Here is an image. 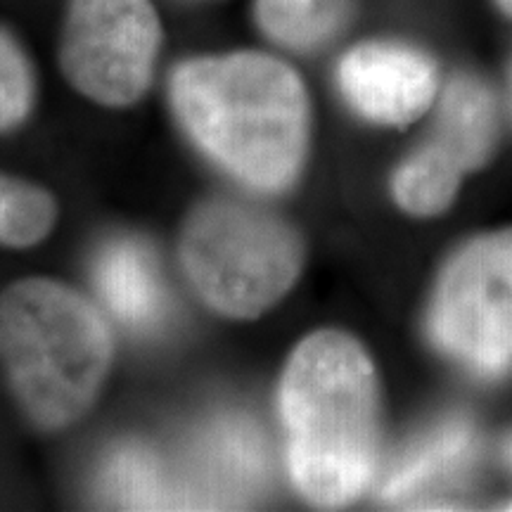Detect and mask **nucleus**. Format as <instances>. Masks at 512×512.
Wrapping results in <instances>:
<instances>
[{
  "mask_svg": "<svg viewBox=\"0 0 512 512\" xmlns=\"http://www.w3.org/2000/svg\"><path fill=\"white\" fill-rule=\"evenodd\" d=\"M57 221L53 195L34 183L0 174V245L27 249L46 240Z\"/></svg>",
  "mask_w": 512,
  "mask_h": 512,
  "instance_id": "4468645a",
  "label": "nucleus"
},
{
  "mask_svg": "<svg viewBox=\"0 0 512 512\" xmlns=\"http://www.w3.org/2000/svg\"><path fill=\"white\" fill-rule=\"evenodd\" d=\"M337 86L363 119L403 128L437 100L439 64L430 53L408 43L366 41L339 60Z\"/></svg>",
  "mask_w": 512,
  "mask_h": 512,
  "instance_id": "6e6552de",
  "label": "nucleus"
},
{
  "mask_svg": "<svg viewBox=\"0 0 512 512\" xmlns=\"http://www.w3.org/2000/svg\"><path fill=\"white\" fill-rule=\"evenodd\" d=\"M278 399L299 494L320 508L356 501L380 448V384L368 351L342 330L313 332L292 351Z\"/></svg>",
  "mask_w": 512,
  "mask_h": 512,
  "instance_id": "f03ea898",
  "label": "nucleus"
},
{
  "mask_svg": "<svg viewBox=\"0 0 512 512\" xmlns=\"http://www.w3.org/2000/svg\"><path fill=\"white\" fill-rule=\"evenodd\" d=\"M93 280L102 302L121 323L136 330L157 325L166 292L150 249L138 240H114L98 254Z\"/></svg>",
  "mask_w": 512,
  "mask_h": 512,
  "instance_id": "9d476101",
  "label": "nucleus"
},
{
  "mask_svg": "<svg viewBox=\"0 0 512 512\" xmlns=\"http://www.w3.org/2000/svg\"><path fill=\"white\" fill-rule=\"evenodd\" d=\"M508 98H510V110H512V62L508 67Z\"/></svg>",
  "mask_w": 512,
  "mask_h": 512,
  "instance_id": "a211bd4d",
  "label": "nucleus"
},
{
  "mask_svg": "<svg viewBox=\"0 0 512 512\" xmlns=\"http://www.w3.org/2000/svg\"><path fill=\"white\" fill-rule=\"evenodd\" d=\"M427 335L470 375L501 380L512 373V228L477 235L446 261Z\"/></svg>",
  "mask_w": 512,
  "mask_h": 512,
  "instance_id": "39448f33",
  "label": "nucleus"
},
{
  "mask_svg": "<svg viewBox=\"0 0 512 512\" xmlns=\"http://www.w3.org/2000/svg\"><path fill=\"white\" fill-rule=\"evenodd\" d=\"M181 264L209 309L228 318H256L299 280L304 245L297 230L264 209L211 200L185 223Z\"/></svg>",
  "mask_w": 512,
  "mask_h": 512,
  "instance_id": "20e7f679",
  "label": "nucleus"
},
{
  "mask_svg": "<svg viewBox=\"0 0 512 512\" xmlns=\"http://www.w3.org/2000/svg\"><path fill=\"white\" fill-rule=\"evenodd\" d=\"M501 138L496 95L475 74L451 76L439 95L432 138L392 176V195L411 216H439L456 200L465 174L494 157Z\"/></svg>",
  "mask_w": 512,
  "mask_h": 512,
  "instance_id": "0eeeda50",
  "label": "nucleus"
},
{
  "mask_svg": "<svg viewBox=\"0 0 512 512\" xmlns=\"http://www.w3.org/2000/svg\"><path fill=\"white\" fill-rule=\"evenodd\" d=\"M475 432L465 422H446L413 446L382 486V498L394 505L422 508L434 486L467 465Z\"/></svg>",
  "mask_w": 512,
  "mask_h": 512,
  "instance_id": "9b49d317",
  "label": "nucleus"
},
{
  "mask_svg": "<svg viewBox=\"0 0 512 512\" xmlns=\"http://www.w3.org/2000/svg\"><path fill=\"white\" fill-rule=\"evenodd\" d=\"M503 458H505V463H508V467L512 470V434L508 439H505V444H503Z\"/></svg>",
  "mask_w": 512,
  "mask_h": 512,
  "instance_id": "f3484780",
  "label": "nucleus"
},
{
  "mask_svg": "<svg viewBox=\"0 0 512 512\" xmlns=\"http://www.w3.org/2000/svg\"><path fill=\"white\" fill-rule=\"evenodd\" d=\"M254 17L273 43L309 53L342 34L351 17V0H256Z\"/></svg>",
  "mask_w": 512,
  "mask_h": 512,
  "instance_id": "ddd939ff",
  "label": "nucleus"
},
{
  "mask_svg": "<svg viewBox=\"0 0 512 512\" xmlns=\"http://www.w3.org/2000/svg\"><path fill=\"white\" fill-rule=\"evenodd\" d=\"M112 351L105 318L67 285L24 278L0 292V368L38 427L60 430L93 406Z\"/></svg>",
  "mask_w": 512,
  "mask_h": 512,
  "instance_id": "7ed1b4c3",
  "label": "nucleus"
},
{
  "mask_svg": "<svg viewBox=\"0 0 512 512\" xmlns=\"http://www.w3.org/2000/svg\"><path fill=\"white\" fill-rule=\"evenodd\" d=\"M494 3H496V8L501 10L505 17L512 19V0H494Z\"/></svg>",
  "mask_w": 512,
  "mask_h": 512,
  "instance_id": "dca6fc26",
  "label": "nucleus"
},
{
  "mask_svg": "<svg viewBox=\"0 0 512 512\" xmlns=\"http://www.w3.org/2000/svg\"><path fill=\"white\" fill-rule=\"evenodd\" d=\"M162 24L152 0H72L60 64L83 98L128 107L150 88Z\"/></svg>",
  "mask_w": 512,
  "mask_h": 512,
  "instance_id": "423d86ee",
  "label": "nucleus"
},
{
  "mask_svg": "<svg viewBox=\"0 0 512 512\" xmlns=\"http://www.w3.org/2000/svg\"><path fill=\"white\" fill-rule=\"evenodd\" d=\"M200 505H230L254 496L266 477V446L256 425L228 415L211 422L195 448Z\"/></svg>",
  "mask_w": 512,
  "mask_h": 512,
  "instance_id": "1a4fd4ad",
  "label": "nucleus"
},
{
  "mask_svg": "<svg viewBox=\"0 0 512 512\" xmlns=\"http://www.w3.org/2000/svg\"><path fill=\"white\" fill-rule=\"evenodd\" d=\"M100 489L110 503L131 510L188 508L185 494L166 475L164 465L150 448L124 444L105 460Z\"/></svg>",
  "mask_w": 512,
  "mask_h": 512,
  "instance_id": "f8f14e48",
  "label": "nucleus"
},
{
  "mask_svg": "<svg viewBox=\"0 0 512 512\" xmlns=\"http://www.w3.org/2000/svg\"><path fill=\"white\" fill-rule=\"evenodd\" d=\"M36 100L34 69L24 48L0 27V133L15 131L29 119Z\"/></svg>",
  "mask_w": 512,
  "mask_h": 512,
  "instance_id": "2eb2a0df",
  "label": "nucleus"
},
{
  "mask_svg": "<svg viewBox=\"0 0 512 512\" xmlns=\"http://www.w3.org/2000/svg\"><path fill=\"white\" fill-rule=\"evenodd\" d=\"M169 95L185 133L247 188L283 192L302 174L311 102L287 62L256 50L192 57Z\"/></svg>",
  "mask_w": 512,
  "mask_h": 512,
  "instance_id": "f257e3e1",
  "label": "nucleus"
}]
</instances>
